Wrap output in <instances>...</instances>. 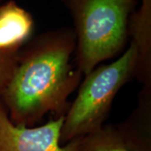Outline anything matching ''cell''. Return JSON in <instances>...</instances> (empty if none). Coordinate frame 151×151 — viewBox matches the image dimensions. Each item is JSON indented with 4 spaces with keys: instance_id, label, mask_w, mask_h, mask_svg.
I'll use <instances>...</instances> for the list:
<instances>
[{
    "instance_id": "cell-5",
    "label": "cell",
    "mask_w": 151,
    "mask_h": 151,
    "mask_svg": "<svg viewBox=\"0 0 151 151\" xmlns=\"http://www.w3.org/2000/svg\"><path fill=\"white\" fill-rule=\"evenodd\" d=\"M35 29L32 15L14 0L0 4V51L19 52Z\"/></svg>"
},
{
    "instance_id": "cell-9",
    "label": "cell",
    "mask_w": 151,
    "mask_h": 151,
    "mask_svg": "<svg viewBox=\"0 0 151 151\" xmlns=\"http://www.w3.org/2000/svg\"><path fill=\"white\" fill-rule=\"evenodd\" d=\"M19 52L0 51V96L16 66Z\"/></svg>"
},
{
    "instance_id": "cell-2",
    "label": "cell",
    "mask_w": 151,
    "mask_h": 151,
    "mask_svg": "<svg viewBox=\"0 0 151 151\" xmlns=\"http://www.w3.org/2000/svg\"><path fill=\"white\" fill-rule=\"evenodd\" d=\"M75 24L76 64L83 76L124 50L132 0H63Z\"/></svg>"
},
{
    "instance_id": "cell-7",
    "label": "cell",
    "mask_w": 151,
    "mask_h": 151,
    "mask_svg": "<svg viewBox=\"0 0 151 151\" xmlns=\"http://www.w3.org/2000/svg\"><path fill=\"white\" fill-rule=\"evenodd\" d=\"M131 151H151V86H144L130 116L115 125Z\"/></svg>"
},
{
    "instance_id": "cell-10",
    "label": "cell",
    "mask_w": 151,
    "mask_h": 151,
    "mask_svg": "<svg viewBox=\"0 0 151 151\" xmlns=\"http://www.w3.org/2000/svg\"><path fill=\"white\" fill-rule=\"evenodd\" d=\"M132 1H134V0H132Z\"/></svg>"
},
{
    "instance_id": "cell-6",
    "label": "cell",
    "mask_w": 151,
    "mask_h": 151,
    "mask_svg": "<svg viewBox=\"0 0 151 151\" xmlns=\"http://www.w3.org/2000/svg\"><path fill=\"white\" fill-rule=\"evenodd\" d=\"M129 35L137 50L134 76L144 86H151V0H142L129 21Z\"/></svg>"
},
{
    "instance_id": "cell-4",
    "label": "cell",
    "mask_w": 151,
    "mask_h": 151,
    "mask_svg": "<svg viewBox=\"0 0 151 151\" xmlns=\"http://www.w3.org/2000/svg\"><path fill=\"white\" fill-rule=\"evenodd\" d=\"M64 116L38 127L15 125L0 101V151H79L81 138L60 144Z\"/></svg>"
},
{
    "instance_id": "cell-1",
    "label": "cell",
    "mask_w": 151,
    "mask_h": 151,
    "mask_svg": "<svg viewBox=\"0 0 151 151\" xmlns=\"http://www.w3.org/2000/svg\"><path fill=\"white\" fill-rule=\"evenodd\" d=\"M76 45L74 29L61 28L38 35L19 50L0 96L13 124L34 127L47 114L65 116L83 76L70 64Z\"/></svg>"
},
{
    "instance_id": "cell-3",
    "label": "cell",
    "mask_w": 151,
    "mask_h": 151,
    "mask_svg": "<svg viewBox=\"0 0 151 151\" xmlns=\"http://www.w3.org/2000/svg\"><path fill=\"white\" fill-rule=\"evenodd\" d=\"M137 50L129 47L114 61L97 65L85 76L74 102L64 116L60 144L95 132L103 126L117 93L134 76Z\"/></svg>"
},
{
    "instance_id": "cell-8",
    "label": "cell",
    "mask_w": 151,
    "mask_h": 151,
    "mask_svg": "<svg viewBox=\"0 0 151 151\" xmlns=\"http://www.w3.org/2000/svg\"><path fill=\"white\" fill-rule=\"evenodd\" d=\"M79 151H131L114 125H103L81 138Z\"/></svg>"
}]
</instances>
